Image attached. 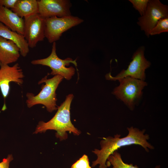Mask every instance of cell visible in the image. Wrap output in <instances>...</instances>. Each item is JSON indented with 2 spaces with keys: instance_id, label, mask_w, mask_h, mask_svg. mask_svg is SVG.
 <instances>
[{
  "instance_id": "277c9868",
  "label": "cell",
  "mask_w": 168,
  "mask_h": 168,
  "mask_svg": "<svg viewBox=\"0 0 168 168\" xmlns=\"http://www.w3.org/2000/svg\"><path fill=\"white\" fill-rule=\"evenodd\" d=\"M118 80L119 84L115 88L112 94L130 110H133L135 105L139 103L142 95V90L147 85V83L129 77Z\"/></svg>"
},
{
  "instance_id": "5b68a950",
  "label": "cell",
  "mask_w": 168,
  "mask_h": 168,
  "mask_svg": "<svg viewBox=\"0 0 168 168\" xmlns=\"http://www.w3.org/2000/svg\"><path fill=\"white\" fill-rule=\"evenodd\" d=\"M56 44L53 43L51 52L47 57L42 59L34 60L31 63L33 65H41L49 67L51 70L49 74L52 75H59L67 80H70L75 74V69L72 66L67 68L70 63H72L76 66V59L73 60L68 58L64 59L59 58L56 53Z\"/></svg>"
},
{
  "instance_id": "9c48e42d",
  "label": "cell",
  "mask_w": 168,
  "mask_h": 168,
  "mask_svg": "<svg viewBox=\"0 0 168 168\" xmlns=\"http://www.w3.org/2000/svg\"><path fill=\"white\" fill-rule=\"evenodd\" d=\"M23 35L29 47H35L45 37V18L38 13L24 18Z\"/></svg>"
},
{
  "instance_id": "4fadbf2b",
  "label": "cell",
  "mask_w": 168,
  "mask_h": 168,
  "mask_svg": "<svg viewBox=\"0 0 168 168\" xmlns=\"http://www.w3.org/2000/svg\"><path fill=\"white\" fill-rule=\"evenodd\" d=\"M20 55L19 48L12 41L0 36V63L8 65L16 62Z\"/></svg>"
},
{
  "instance_id": "30bf717a",
  "label": "cell",
  "mask_w": 168,
  "mask_h": 168,
  "mask_svg": "<svg viewBox=\"0 0 168 168\" xmlns=\"http://www.w3.org/2000/svg\"><path fill=\"white\" fill-rule=\"evenodd\" d=\"M24 77L22 70L18 63L12 66L0 63V89L4 100L9 93L10 83L14 82L21 85L23 82Z\"/></svg>"
},
{
  "instance_id": "ffe728a7",
  "label": "cell",
  "mask_w": 168,
  "mask_h": 168,
  "mask_svg": "<svg viewBox=\"0 0 168 168\" xmlns=\"http://www.w3.org/2000/svg\"><path fill=\"white\" fill-rule=\"evenodd\" d=\"M18 0H0V6L8 9H13Z\"/></svg>"
},
{
  "instance_id": "8fae6325",
  "label": "cell",
  "mask_w": 168,
  "mask_h": 168,
  "mask_svg": "<svg viewBox=\"0 0 168 168\" xmlns=\"http://www.w3.org/2000/svg\"><path fill=\"white\" fill-rule=\"evenodd\" d=\"M38 13L45 18L56 16L62 17L71 15L72 6L68 0H37Z\"/></svg>"
},
{
  "instance_id": "ba28073f",
  "label": "cell",
  "mask_w": 168,
  "mask_h": 168,
  "mask_svg": "<svg viewBox=\"0 0 168 168\" xmlns=\"http://www.w3.org/2000/svg\"><path fill=\"white\" fill-rule=\"evenodd\" d=\"M168 17V7L159 0H149L144 14L138 19V24L146 36L150 33L158 21Z\"/></svg>"
},
{
  "instance_id": "2e32d148",
  "label": "cell",
  "mask_w": 168,
  "mask_h": 168,
  "mask_svg": "<svg viewBox=\"0 0 168 168\" xmlns=\"http://www.w3.org/2000/svg\"><path fill=\"white\" fill-rule=\"evenodd\" d=\"M106 165L109 167L111 165L113 168H138L137 166H133L132 164H128L124 163L122 160L120 154L117 151L114 152L107 158ZM159 166H157L155 168H159Z\"/></svg>"
},
{
  "instance_id": "9a60e30c",
  "label": "cell",
  "mask_w": 168,
  "mask_h": 168,
  "mask_svg": "<svg viewBox=\"0 0 168 168\" xmlns=\"http://www.w3.org/2000/svg\"><path fill=\"white\" fill-rule=\"evenodd\" d=\"M19 16L23 18L38 13L37 0H18L14 7L11 9Z\"/></svg>"
},
{
  "instance_id": "3957f363",
  "label": "cell",
  "mask_w": 168,
  "mask_h": 168,
  "mask_svg": "<svg viewBox=\"0 0 168 168\" xmlns=\"http://www.w3.org/2000/svg\"><path fill=\"white\" fill-rule=\"evenodd\" d=\"M63 78L59 75H55L50 79H47V76L42 78L39 81L38 84L45 83V85H42L41 90L37 95L35 96L31 93H27L26 102L27 107L30 108L35 105L42 104L49 112L57 109L56 91Z\"/></svg>"
},
{
  "instance_id": "52a82bcc",
  "label": "cell",
  "mask_w": 168,
  "mask_h": 168,
  "mask_svg": "<svg viewBox=\"0 0 168 168\" xmlns=\"http://www.w3.org/2000/svg\"><path fill=\"white\" fill-rule=\"evenodd\" d=\"M83 21L82 19L71 15L62 17L53 16L46 18L45 37L50 43L55 42L60 39L63 32Z\"/></svg>"
},
{
  "instance_id": "44dd1931",
  "label": "cell",
  "mask_w": 168,
  "mask_h": 168,
  "mask_svg": "<svg viewBox=\"0 0 168 168\" xmlns=\"http://www.w3.org/2000/svg\"><path fill=\"white\" fill-rule=\"evenodd\" d=\"M13 160L12 155H8L7 158L3 159L2 161L0 162V168H9L10 163Z\"/></svg>"
},
{
  "instance_id": "7c38bea8",
  "label": "cell",
  "mask_w": 168,
  "mask_h": 168,
  "mask_svg": "<svg viewBox=\"0 0 168 168\" xmlns=\"http://www.w3.org/2000/svg\"><path fill=\"white\" fill-rule=\"evenodd\" d=\"M0 22L12 31L23 35L24 19L11 10L0 6Z\"/></svg>"
},
{
  "instance_id": "e0dca14e",
  "label": "cell",
  "mask_w": 168,
  "mask_h": 168,
  "mask_svg": "<svg viewBox=\"0 0 168 168\" xmlns=\"http://www.w3.org/2000/svg\"><path fill=\"white\" fill-rule=\"evenodd\" d=\"M168 32V17L159 20L151 30L150 35H153Z\"/></svg>"
},
{
  "instance_id": "8992f818",
  "label": "cell",
  "mask_w": 168,
  "mask_h": 168,
  "mask_svg": "<svg viewBox=\"0 0 168 168\" xmlns=\"http://www.w3.org/2000/svg\"><path fill=\"white\" fill-rule=\"evenodd\" d=\"M145 47L141 46L133 54L132 60L127 68L122 70L115 77L112 76L110 72L107 74L106 79L116 81L126 77L144 81L146 78V70L150 67L151 63L144 56Z\"/></svg>"
},
{
  "instance_id": "5bb4252c",
  "label": "cell",
  "mask_w": 168,
  "mask_h": 168,
  "mask_svg": "<svg viewBox=\"0 0 168 168\" xmlns=\"http://www.w3.org/2000/svg\"><path fill=\"white\" fill-rule=\"evenodd\" d=\"M0 36L13 42L19 48L22 56L26 57L29 53V47L24 35L12 31L1 22Z\"/></svg>"
},
{
  "instance_id": "6da1fadb",
  "label": "cell",
  "mask_w": 168,
  "mask_h": 168,
  "mask_svg": "<svg viewBox=\"0 0 168 168\" xmlns=\"http://www.w3.org/2000/svg\"><path fill=\"white\" fill-rule=\"evenodd\" d=\"M128 133L127 136L120 138V135L117 134L114 137H108L103 138L100 142L101 149H95L92 152L97 156V159L92 162V167L98 164L99 168H107L106 162L108 157L114 152L123 147L131 145H138L148 152V148L153 149L154 147L147 140L149 139L147 134H144L145 130H140L133 127L127 128Z\"/></svg>"
},
{
  "instance_id": "d6986e66",
  "label": "cell",
  "mask_w": 168,
  "mask_h": 168,
  "mask_svg": "<svg viewBox=\"0 0 168 168\" xmlns=\"http://www.w3.org/2000/svg\"><path fill=\"white\" fill-rule=\"evenodd\" d=\"M71 168H91L87 156L84 155L72 166Z\"/></svg>"
},
{
  "instance_id": "ac0fdd59",
  "label": "cell",
  "mask_w": 168,
  "mask_h": 168,
  "mask_svg": "<svg viewBox=\"0 0 168 168\" xmlns=\"http://www.w3.org/2000/svg\"><path fill=\"white\" fill-rule=\"evenodd\" d=\"M133 7L137 10L141 16L144 13L149 1V0H129Z\"/></svg>"
},
{
  "instance_id": "7a4b0ae2",
  "label": "cell",
  "mask_w": 168,
  "mask_h": 168,
  "mask_svg": "<svg viewBox=\"0 0 168 168\" xmlns=\"http://www.w3.org/2000/svg\"><path fill=\"white\" fill-rule=\"evenodd\" d=\"M73 97L72 94L67 96L65 101L58 107V110L54 116L47 122L40 121L34 133L54 130L57 132L56 137L61 141L67 138V131L72 133L75 135H79L80 131L74 126L70 120V105Z\"/></svg>"
}]
</instances>
